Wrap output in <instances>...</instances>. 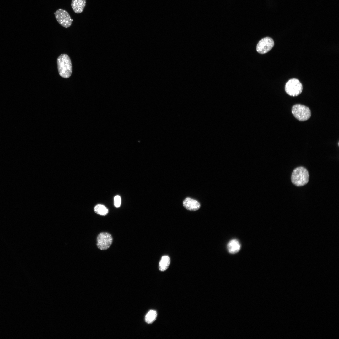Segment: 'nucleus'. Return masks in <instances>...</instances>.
<instances>
[{"label":"nucleus","instance_id":"6e6552de","mask_svg":"<svg viewBox=\"0 0 339 339\" xmlns=\"http://www.w3.org/2000/svg\"><path fill=\"white\" fill-rule=\"evenodd\" d=\"M183 203L184 207L190 211H196L200 207V204L198 201L189 197L185 198Z\"/></svg>","mask_w":339,"mask_h":339},{"label":"nucleus","instance_id":"7ed1b4c3","mask_svg":"<svg viewBox=\"0 0 339 339\" xmlns=\"http://www.w3.org/2000/svg\"><path fill=\"white\" fill-rule=\"evenodd\" d=\"M292 113L297 120L304 121L308 120L311 116L310 109L308 107L300 104H296L292 108Z\"/></svg>","mask_w":339,"mask_h":339},{"label":"nucleus","instance_id":"9d476101","mask_svg":"<svg viewBox=\"0 0 339 339\" xmlns=\"http://www.w3.org/2000/svg\"><path fill=\"white\" fill-rule=\"evenodd\" d=\"M227 248L229 252L231 254H235L239 251L241 248L239 242L236 239H233L228 243Z\"/></svg>","mask_w":339,"mask_h":339},{"label":"nucleus","instance_id":"f03ea898","mask_svg":"<svg viewBox=\"0 0 339 339\" xmlns=\"http://www.w3.org/2000/svg\"><path fill=\"white\" fill-rule=\"evenodd\" d=\"M309 175L307 170L300 166L295 169L293 171L291 179L292 183L298 186H303L308 183Z\"/></svg>","mask_w":339,"mask_h":339},{"label":"nucleus","instance_id":"423d86ee","mask_svg":"<svg viewBox=\"0 0 339 339\" xmlns=\"http://www.w3.org/2000/svg\"><path fill=\"white\" fill-rule=\"evenodd\" d=\"M112 238L109 233L102 232L100 233L97 238V245L101 250H106L109 248L112 242Z\"/></svg>","mask_w":339,"mask_h":339},{"label":"nucleus","instance_id":"0eeeda50","mask_svg":"<svg viewBox=\"0 0 339 339\" xmlns=\"http://www.w3.org/2000/svg\"><path fill=\"white\" fill-rule=\"evenodd\" d=\"M274 45L272 39L268 37H265L261 40L257 44L256 51L260 54H264L269 52Z\"/></svg>","mask_w":339,"mask_h":339},{"label":"nucleus","instance_id":"ddd939ff","mask_svg":"<svg viewBox=\"0 0 339 339\" xmlns=\"http://www.w3.org/2000/svg\"><path fill=\"white\" fill-rule=\"evenodd\" d=\"M94 210L96 213L101 215H105L108 212L107 208L105 206L100 204L95 206Z\"/></svg>","mask_w":339,"mask_h":339},{"label":"nucleus","instance_id":"4468645a","mask_svg":"<svg viewBox=\"0 0 339 339\" xmlns=\"http://www.w3.org/2000/svg\"><path fill=\"white\" fill-rule=\"evenodd\" d=\"M114 203L115 206L116 207H119L121 204V198L118 195L116 196L114 198Z\"/></svg>","mask_w":339,"mask_h":339},{"label":"nucleus","instance_id":"20e7f679","mask_svg":"<svg viewBox=\"0 0 339 339\" xmlns=\"http://www.w3.org/2000/svg\"><path fill=\"white\" fill-rule=\"evenodd\" d=\"M285 89L286 93L290 96H296L302 93L303 86L298 79L292 78L286 83Z\"/></svg>","mask_w":339,"mask_h":339},{"label":"nucleus","instance_id":"9b49d317","mask_svg":"<svg viewBox=\"0 0 339 339\" xmlns=\"http://www.w3.org/2000/svg\"><path fill=\"white\" fill-rule=\"evenodd\" d=\"M170 262V258L167 255L163 256L160 261L159 268L161 271L166 270L169 267Z\"/></svg>","mask_w":339,"mask_h":339},{"label":"nucleus","instance_id":"39448f33","mask_svg":"<svg viewBox=\"0 0 339 339\" xmlns=\"http://www.w3.org/2000/svg\"><path fill=\"white\" fill-rule=\"evenodd\" d=\"M54 14L57 21L61 26L66 28L71 26L73 19L66 10L59 9L54 13Z\"/></svg>","mask_w":339,"mask_h":339},{"label":"nucleus","instance_id":"f257e3e1","mask_svg":"<svg viewBox=\"0 0 339 339\" xmlns=\"http://www.w3.org/2000/svg\"><path fill=\"white\" fill-rule=\"evenodd\" d=\"M57 63L60 76L65 78H69L72 73V65L69 56L65 54L61 55L57 59Z\"/></svg>","mask_w":339,"mask_h":339},{"label":"nucleus","instance_id":"f8f14e48","mask_svg":"<svg viewBox=\"0 0 339 339\" xmlns=\"http://www.w3.org/2000/svg\"><path fill=\"white\" fill-rule=\"evenodd\" d=\"M157 315L156 311L153 310H150L145 316V321L148 324L152 323L155 320Z\"/></svg>","mask_w":339,"mask_h":339},{"label":"nucleus","instance_id":"1a4fd4ad","mask_svg":"<svg viewBox=\"0 0 339 339\" xmlns=\"http://www.w3.org/2000/svg\"><path fill=\"white\" fill-rule=\"evenodd\" d=\"M86 3V0H72L71 6L73 11L79 14L83 11Z\"/></svg>","mask_w":339,"mask_h":339}]
</instances>
